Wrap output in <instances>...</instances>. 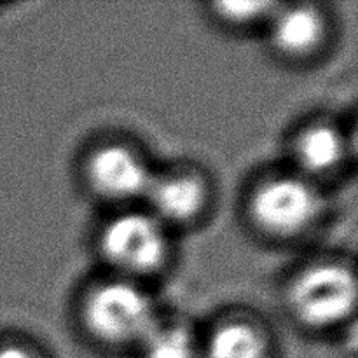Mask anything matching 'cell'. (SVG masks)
<instances>
[{
	"instance_id": "1",
	"label": "cell",
	"mask_w": 358,
	"mask_h": 358,
	"mask_svg": "<svg viewBox=\"0 0 358 358\" xmlns=\"http://www.w3.org/2000/svg\"><path fill=\"white\" fill-rule=\"evenodd\" d=\"M161 311L150 285L108 273L87 282L73 306L80 334L94 348L129 355Z\"/></svg>"
},
{
	"instance_id": "2",
	"label": "cell",
	"mask_w": 358,
	"mask_h": 358,
	"mask_svg": "<svg viewBox=\"0 0 358 358\" xmlns=\"http://www.w3.org/2000/svg\"><path fill=\"white\" fill-rule=\"evenodd\" d=\"M243 215L261 240L289 245L310 236L329 210L327 191L287 164L259 171L243 196Z\"/></svg>"
},
{
	"instance_id": "3",
	"label": "cell",
	"mask_w": 358,
	"mask_h": 358,
	"mask_svg": "<svg viewBox=\"0 0 358 358\" xmlns=\"http://www.w3.org/2000/svg\"><path fill=\"white\" fill-rule=\"evenodd\" d=\"M282 299L301 331L315 336L345 331L357 315L355 264L341 254L315 255L292 269L283 283Z\"/></svg>"
},
{
	"instance_id": "4",
	"label": "cell",
	"mask_w": 358,
	"mask_h": 358,
	"mask_svg": "<svg viewBox=\"0 0 358 358\" xmlns=\"http://www.w3.org/2000/svg\"><path fill=\"white\" fill-rule=\"evenodd\" d=\"M93 243L103 273L147 285L173 262L175 234L142 205L108 210Z\"/></svg>"
},
{
	"instance_id": "5",
	"label": "cell",
	"mask_w": 358,
	"mask_h": 358,
	"mask_svg": "<svg viewBox=\"0 0 358 358\" xmlns=\"http://www.w3.org/2000/svg\"><path fill=\"white\" fill-rule=\"evenodd\" d=\"M154 170L147 150L121 135L91 142L77 164L83 189L107 210L142 205Z\"/></svg>"
},
{
	"instance_id": "6",
	"label": "cell",
	"mask_w": 358,
	"mask_h": 358,
	"mask_svg": "<svg viewBox=\"0 0 358 358\" xmlns=\"http://www.w3.org/2000/svg\"><path fill=\"white\" fill-rule=\"evenodd\" d=\"M215 199L208 171L196 163L156 166L142 206L173 234L201 226L210 215Z\"/></svg>"
},
{
	"instance_id": "7",
	"label": "cell",
	"mask_w": 358,
	"mask_h": 358,
	"mask_svg": "<svg viewBox=\"0 0 358 358\" xmlns=\"http://www.w3.org/2000/svg\"><path fill=\"white\" fill-rule=\"evenodd\" d=\"M285 163L294 171L327 189L341 177L355 157V135L338 117L313 115L304 119L287 140Z\"/></svg>"
},
{
	"instance_id": "8",
	"label": "cell",
	"mask_w": 358,
	"mask_h": 358,
	"mask_svg": "<svg viewBox=\"0 0 358 358\" xmlns=\"http://www.w3.org/2000/svg\"><path fill=\"white\" fill-rule=\"evenodd\" d=\"M269 51L289 65H308L329 51L334 24L329 10L320 3H276L262 30Z\"/></svg>"
},
{
	"instance_id": "9",
	"label": "cell",
	"mask_w": 358,
	"mask_h": 358,
	"mask_svg": "<svg viewBox=\"0 0 358 358\" xmlns=\"http://www.w3.org/2000/svg\"><path fill=\"white\" fill-rule=\"evenodd\" d=\"M271 327L250 310L220 313L201 329V358H276Z\"/></svg>"
},
{
	"instance_id": "10",
	"label": "cell",
	"mask_w": 358,
	"mask_h": 358,
	"mask_svg": "<svg viewBox=\"0 0 358 358\" xmlns=\"http://www.w3.org/2000/svg\"><path fill=\"white\" fill-rule=\"evenodd\" d=\"M135 358H201V327L163 310L133 352Z\"/></svg>"
},
{
	"instance_id": "11",
	"label": "cell",
	"mask_w": 358,
	"mask_h": 358,
	"mask_svg": "<svg viewBox=\"0 0 358 358\" xmlns=\"http://www.w3.org/2000/svg\"><path fill=\"white\" fill-rule=\"evenodd\" d=\"M278 2H257V0H217L206 6L208 17L229 31L264 30Z\"/></svg>"
},
{
	"instance_id": "12",
	"label": "cell",
	"mask_w": 358,
	"mask_h": 358,
	"mask_svg": "<svg viewBox=\"0 0 358 358\" xmlns=\"http://www.w3.org/2000/svg\"><path fill=\"white\" fill-rule=\"evenodd\" d=\"M0 358H48V355L27 336L7 334L0 338Z\"/></svg>"
}]
</instances>
